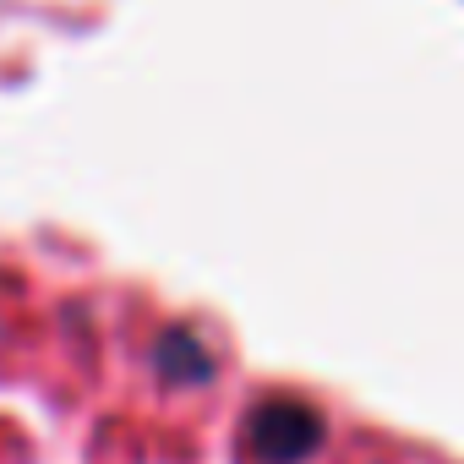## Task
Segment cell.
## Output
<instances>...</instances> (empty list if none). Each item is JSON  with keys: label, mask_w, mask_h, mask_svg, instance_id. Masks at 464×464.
<instances>
[{"label": "cell", "mask_w": 464, "mask_h": 464, "mask_svg": "<svg viewBox=\"0 0 464 464\" xmlns=\"http://www.w3.org/2000/svg\"><path fill=\"white\" fill-rule=\"evenodd\" d=\"M246 442L263 464H306L323 448V415L301 399H263L246 415Z\"/></svg>", "instance_id": "obj_1"}, {"label": "cell", "mask_w": 464, "mask_h": 464, "mask_svg": "<svg viewBox=\"0 0 464 464\" xmlns=\"http://www.w3.org/2000/svg\"><path fill=\"white\" fill-rule=\"evenodd\" d=\"M153 361H159V372H164V377H180V382H208V377H213L208 350H202V344H197V334H186V328H169V334L159 339Z\"/></svg>", "instance_id": "obj_2"}]
</instances>
